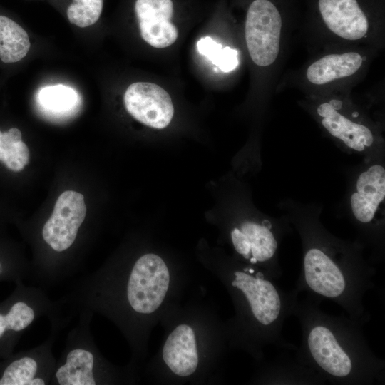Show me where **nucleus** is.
<instances>
[{"mask_svg": "<svg viewBox=\"0 0 385 385\" xmlns=\"http://www.w3.org/2000/svg\"><path fill=\"white\" fill-rule=\"evenodd\" d=\"M299 234L302 267L294 288L321 302L339 304L352 319L366 323L370 314L364 306L367 291L374 288L376 269L364 255L357 240L339 238L321 221L322 206L284 198L278 204Z\"/></svg>", "mask_w": 385, "mask_h": 385, "instance_id": "1", "label": "nucleus"}, {"mask_svg": "<svg viewBox=\"0 0 385 385\" xmlns=\"http://www.w3.org/2000/svg\"><path fill=\"white\" fill-rule=\"evenodd\" d=\"M321 301L307 296L299 301L294 314L299 322L302 342L297 359L333 384H382L384 361L369 346L363 332L366 324L321 309Z\"/></svg>", "mask_w": 385, "mask_h": 385, "instance_id": "2", "label": "nucleus"}, {"mask_svg": "<svg viewBox=\"0 0 385 385\" xmlns=\"http://www.w3.org/2000/svg\"><path fill=\"white\" fill-rule=\"evenodd\" d=\"M343 215L371 251L372 263L385 257V155L363 158L349 170Z\"/></svg>", "mask_w": 385, "mask_h": 385, "instance_id": "3", "label": "nucleus"}, {"mask_svg": "<svg viewBox=\"0 0 385 385\" xmlns=\"http://www.w3.org/2000/svg\"><path fill=\"white\" fill-rule=\"evenodd\" d=\"M42 317L50 323L67 319L44 289L16 282L13 292L0 302V359L14 353L24 332Z\"/></svg>", "mask_w": 385, "mask_h": 385, "instance_id": "4", "label": "nucleus"}, {"mask_svg": "<svg viewBox=\"0 0 385 385\" xmlns=\"http://www.w3.org/2000/svg\"><path fill=\"white\" fill-rule=\"evenodd\" d=\"M93 312L78 313L76 324L68 332L56 359L50 385H97L104 381L105 365L90 329Z\"/></svg>", "mask_w": 385, "mask_h": 385, "instance_id": "5", "label": "nucleus"}, {"mask_svg": "<svg viewBox=\"0 0 385 385\" xmlns=\"http://www.w3.org/2000/svg\"><path fill=\"white\" fill-rule=\"evenodd\" d=\"M49 336L33 348L0 359V385H50L56 359L53 346L64 322H51Z\"/></svg>", "mask_w": 385, "mask_h": 385, "instance_id": "6", "label": "nucleus"}, {"mask_svg": "<svg viewBox=\"0 0 385 385\" xmlns=\"http://www.w3.org/2000/svg\"><path fill=\"white\" fill-rule=\"evenodd\" d=\"M170 282L168 267L157 255L148 253L133 264L125 285V297L136 313L150 314L162 304Z\"/></svg>", "mask_w": 385, "mask_h": 385, "instance_id": "7", "label": "nucleus"}, {"mask_svg": "<svg viewBox=\"0 0 385 385\" xmlns=\"http://www.w3.org/2000/svg\"><path fill=\"white\" fill-rule=\"evenodd\" d=\"M281 16L268 0H255L250 6L245 22V40L252 60L260 66L272 64L279 50Z\"/></svg>", "mask_w": 385, "mask_h": 385, "instance_id": "8", "label": "nucleus"}, {"mask_svg": "<svg viewBox=\"0 0 385 385\" xmlns=\"http://www.w3.org/2000/svg\"><path fill=\"white\" fill-rule=\"evenodd\" d=\"M316 112L325 130L344 152L369 158L385 155L382 140L371 128L333 108L328 102L319 104Z\"/></svg>", "mask_w": 385, "mask_h": 385, "instance_id": "9", "label": "nucleus"}, {"mask_svg": "<svg viewBox=\"0 0 385 385\" xmlns=\"http://www.w3.org/2000/svg\"><path fill=\"white\" fill-rule=\"evenodd\" d=\"M123 101L127 111L150 128H165L173 117L174 107L170 95L153 83H132L125 91Z\"/></svg>", "mask_w": 385, "mask_h": 385, "instance_id": "10", "label": "nucleus"}, {"mask_svg": "<svg viewBox=\"0 0 385 385\" xmlns=\"http://www.w3.org/2000/svg\"><path fill=\"white\" fill-rule=\"evenodd\" d=\"M135 11L140 35L148 44L162 48L176 41L178 29L170 21L173 14L171 0H137Z\"/></svg>", "mask_w": 385, "mask_h": 385, "instance_id": "11", "label": "nucleus"}, {"mask_svg": "<svg viewBox=\"0 0 385 385\" xmlns=\"http://www.w3.org/2000/svg\"><path fill=\"white\" fill-rule=\"evenodd\" d=\"M319 8L327 27L348 40L362 38L368 30V21L356 0H319Z\"/></svg>", "mask_w": 385, "mask_h": 385, "instance_id": "12", "label": "nucleus"}, {"mask_svg": "<svg viewBox=\"0 0 385 385\" xmlns=\"http://www.w3.org/2000/svg\"><path fill=\"white\" fill-rule=\"evenodd\" d=\"M164 361L180 376L191 375L198 364L195 333L186 324L178 326L168 336L163 349Z\"/></svg>", "mask_w": 385, "mask_h": 385, "instance_id": "13", "label": "nucleus"}, {"mask_svg": "<svg viewBox=\"0 0 385 385\" xmlns=\"http://www.w3.org/2000/svg\"><path fill=\"white\" fill-rule=\"evenodd\" d=\"M264 381L272 385H319L325 381L296 356L278 355L265 369Z\"/></svg>", "mask_w": 385, "mask_h": 385, "instance_id": "14", "label": "nucleus"}, {"mask_svg": "<svg viewBox=\"0 0 385 385\" xmlns=\"http://www.w3.org/2000/svg\"><path fill=\"white\" fill-rule=\"evenodd\" d=\"M362 61L361 55L355 52L327 55L308 68L307 77L311 83L322 85L351 76L361 67Z\"/></svg>", "mask_w": 385, "mask_h": 385, "instance_id": "15", "label": "nucleus"}, {"mask_svg": "<svg viewBox=\"0 0 385 385\" xmlns=\"http://www.w3.org/2000/svg\"><path fill=\"white\" fill-rule=\"evenodd\" d=\"M29 149L16 126L0 127V166L11 173H21L29 164Z\"/></svg>", "mask_w": 385, "mask_h": 385, "instance_id": "16", "label": "nucleus"}, {"mask_svg": "<svg viewBox=\"0 0 385 385\" xmlns=\"http://www.w3.org/2000/svg\"><path fill=\"white\" fill-rule=\"evenodd\" d=\"M37 99L42 109L58 116L70 114L77 108L81 101L76 91L63 84L41 88Z\"/></svg>", "mask_w": 385, "mask_h": 385, "instance_id": "17", "label": "nucleus"}, {"mask_svg": "<svg viewBox=\"0 0 385 385\" xmlns=\"http://www.w3.org/2000/svg\"><path fill=\"white\" fill-rule=\"evenodd\" d=\"M30 270L16 247L0 238V282L24 281L29 278Z\"/></svg>", "mask_w": 385, "mask_h": 385, "instance_id": "18", "label": "nucleus"}, {"mask_svg": "<svg viewBox=\"0 0 385 385\" xmlns=\"http://www.w3.org/2000/svg\"><path fill=\"white\" fill-rule=\"evenodd\" d=\"M198 52L207 58L223 72H230L239 63L238 52L230 47L223 48L210 36L201 38L197 43Z\"/></svg>", "mask_w": 385, "mask_h": 385, "instance_id": "19", "label": "nucleus"}, {"mask_svg": "<svg viewBox=\"0 0 385 385\" xmlns=\"http://www.w3.org/2000/svg\"><path fill=\"white\" fill-rule=\"evenodd\" d=\"M103 0H73L67 9L71 24L84 28L95 24L102 12Z\"/></svg>", "mask_w": 385, "mask_h": 385, "instance_id": "20", "label": "nucleus"}]
</instances>
